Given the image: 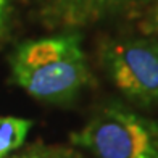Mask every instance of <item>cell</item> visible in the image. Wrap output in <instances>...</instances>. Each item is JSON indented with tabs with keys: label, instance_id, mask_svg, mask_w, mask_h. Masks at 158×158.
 <instances>
[{
	"label": "cell",
	"instance_id": "obj_4",
	"mask_svg": "<svg viewBox=\"0 0 158 158\" xmlns=\"http://www.w3.org/2000/svg\"><path fill=\"white\" fill-rule=\"evenodd\" d=\"M150 3L152 0H44L39 16L48 29L76 31Z\"/></svg>",
	"mask_w": 158,
	"mask_h": 158
},
{
	"label": "cell",
	"instance_id": "obj_9",
	"mask_svg": "<svg viewBox=\"0 0 158 158\" xmlns=\"http://www.w3.org/2000/svg\"><path fill=\"white\" fill-rule=\"evenodd\" d=\"M48 158H84L79 152L76 150H71V148H50L48 150Z\"/></svg>",
	"mask_w": 158,
	"mask_h": 158
},
{
	"label": "cell",
	"instance_id": "obj_6",
	"mask_svg": "<svg viewBox=\"0 0 158 158\" xmlns=\"http://www.w3.org/2000/svg\"><path fill=\"white\" fill-rule=\"evenodd\" d=\"M139 29L143 35L158 40V0H152L145 18L139 24Z\"/></svg>",
	"mask_w": 158,
	"mask_h": 158
},
{
	"label": "cell",
	"instance_id": "obj_7",
	"mask_svg": "<svg viewBox=\"0 0 158 158\" xmlns=\"http://www.w3.org/2000/svg\"><path fill=\"white\" fill-rule=\"evenodd\" d=\"M48 150L50 148L45 147L42 142H34L27 147H21L6 158H48Z\"/></svg>",
	"mask_w": 158,
	"mask_h": 158
},
{
	"label": "cell",
	"instance_id": "obj_10",
	"mask_svg": "<svg viewBox=\"0 0 158 158\" xmlns=\"http://www.w3.org/2000/svg\"><path fill=\"white\" fill-rule=\"evenodd\" d=\"M21 2H29V0H21Z\"/></svg>",
	"mask_w": 158,
	"mask_h": 158
},
{
	"label": "cell",
	"instance_id": "obj_1",
	"mask_svg": "<svg viewBox=\"0 0 158 158\" xmlns=\"http://www.w3.org/2000/svg\"><path fill=\"white\" fill-rule=\"evenodd\" d=\"M8 64L11 81L45 103H69L95 84L77 31L21 42L10 53Z\"/></svg>",
	"mask_w": 158,
	"mask_h": 158
},
{
	"label": "cell",
	"instance_id": "obj_3",
	"mask_svg": "<svg viewBox=\"0 0 158 158\" xmlns=\"http://www.w3.org/2000/svg\"><path fill=\"white\" fill-rule=\"evenodd\" d=\"M98 61L110 81L129 102L158 106V40L153 37H106Z\"/></svg>",
	"mask_w": 158,
	"mask_h": 158
},
{
	"label": "cell",
	"instance_id": "obj_8",
	"mask_svg": "<svg viewBox=\"0 0 158 158\" xmlns=\"http://www.w3.org/2000/svg\"><path fill=\"white\" fill-rule=\"evenodd\" d=\"M11 16V0H0V39L8 31Z\"/></svg>",
	"mask_w": 158,
	"mask_h": 158
},
{
	"label": "cell",
	"instance_id": "obj_5",
	"mask_svg": "<svg viewBox=\"0 0 158 158\" xmlns=\"http://www.w3.org/2000/svg\"><path fill=\"white\" fill-rule=\"evenodd\" d=\"M31 127V119L0 116V158H6L23 147Z\"/></svg>",
	"mask_w": 158,
	"mask_h": 158
},
{
	"label": "cell",
	"instance_id": "obj_2",
	"mask_svg": "<svg viewBox=\"0 0 158 158\" xmlns=\"http://www.w3.org/2000/svg\"><path fill=\"white\" fill-rule=\"evenodd\" d=\"M69 140L95 158H158V121L113 102L71 132Z\"/></svg>",
	"mask_w": 158,
	"mask_h": 158
}]
</instances>
